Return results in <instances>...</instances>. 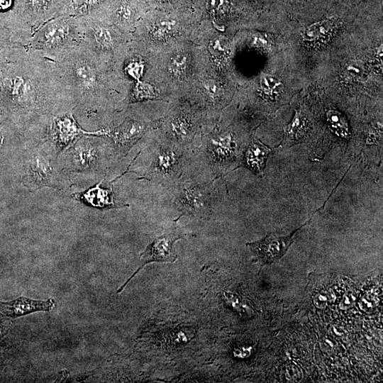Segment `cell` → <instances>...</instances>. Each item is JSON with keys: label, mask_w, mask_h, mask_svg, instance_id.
<instances>
[{"label": "cell", "mask_w": 383, "mask_h": 383, "mask_svg": "<svg viewBox=\"0 0 383 383\" xmlns=\"http://www.w3.org/2000/svg\"><path fill=\"white\" fill-rule=\"evenodd\" d=\"M74 104L56 63L26 47L16 48L2 68L0 109L26 121Z\"/></svg>", "instance_id": "cell-1"}, {"label": "cell", "mask_w": 383, "mask_h": 383, "mask_svg": "<svg viewBox=\"0 0 383 383\" xmlns=\"http://www.w3.org/2000/svg\"><path fill=\"white\" fill-rule=\"evenodd\" d=\"M55 63L74 104L87 112L128 106L131 84L83 42Z\"/></svg>", "instance_id": "cell-2"}, {"label": "cell", "mask_w": 383, "mask_h": 383, "mask_svg": "<svg viewBox=\"0 0 383 383\" xmlns=\"http://www.w3.org/2000/svg\"><path fill=\"white\" fill-rule=\"evenodd\" d=\"M144 81L160 90L166 101L187 98L209 63L203 49L192 41L175 44L155 54L145 52Z\"/></svg>", "instance_id": "cell-3"}, {"label": "cell", "mask_w": 383, "mask_h": 383, "mask_svg": "<svg viewBox=\"0 0 383 383\" xmlns=\"http://www.w3.org/2000/svg\"><path fill=\"white\" fill-rule=\"evenodd\" d=\"M200 23L193 7L166 11L149 10L138 23L132 40L148 54L192 41Z\"/></svg>", "instance_id": "cell-4"}, {"label": "cell", "mask_w": 383, "mask_h": 383, "mask_svg": "<svg viewBox=\"0 0 383 383\" xmlns=\"http://www.w3.org/2000/svg\"><path fill=\"white\" fill-rule=\"evenodd\" d=\"M82 42L79 18L59 15L37 28L26 48L57 62Z\"/></svg>", "instance_id": "cell-5"}, {"label": "cell", "mask_w": 383, "mask_h": 383, "mask_svg": "<svg viewBox=\"0 0 383 383\" xmlns=\"http://www.w3.org/2000/svg\"><path fill=\"white\" fill-rule=\"evenodd\" d=\"M209 125L204 114L183 98L170 101L154 128L159 130L167 141L180 147L191 143Z\"/></svg>", "instance_id": "cell-6"}, {"label": "cell", "mask_w": 383, "mask_h": 383, "mask_svg": "<svg viewBox=\"0 0 383 383\" xmlns=\"http://www.w3.org/2000/svg\"><path fill=\"white\" fill-rule=\"evenodd\" d=\"M78 18L83 43L102 60L114 66L132 40V35L96 16Z\"/></svg>", "instance_id": "cell-7"}, {"label": "cell", "mask_w": 383, "mask_h": 383, "mask_svg": "<svg viewBox=\"0 0 383 383\" xmlns=\"http://www.w3.org/2000/svg\"><path fill=\"white\" fill-rule=\"evenodd\" d=\"M223 78V71L210 62L192 84L187 97L209 121L216 120L228 99V90Z\"/></svg>", "instance_id": "cell-8"}, {"label": "cell", "mask_w": 383, "mask_h": 383, "mask_svg": "<svg viewBox=\"0 0 383 383\" xmlns=\"http://www.w3.org/2000/svg\"><path fill=\"white\" fill-rule=\"evenodd\" d=\"M205 138L209 160L218 172H226L242 162L246 142L233 131H218L214 126Z\"/></svg>", "instance_id": "cell-9"}, {"label": "cell", "mask_w": 383, "mask_h": 383, "mask_svg": "<svg viewBox=\"0 0 383 383\" xmlns=\"http://www.w3.org/2000/svg\"><path fill=\"white\" fill-rule=\"evenodd\" d=\"M148 11L149 9L143 0H107L104 7L91 16L100 17L132 35Z\"/></svg>", "instance_id": "cell-10"}, {"label": "cell", "mask_w": 383, "mask_h": 383, "mask_svg": "<svg viewBox=\"0 0 383 383\" xmlns=\"http://www.w3.org/2000/svg\"><path fill=\"white\" fill-rule=\"evenodd\" d=\"M175 204L183 215L207 217L211 209L209 189L208 187L201 184L184 183L177 194Z\"/></svg>", "instance_id": "cell-11"}, {"label": "cell", "mask_w": 383, "mask_h": 383, "mask_svg": "<svg viewBox=\"0 0 383 383\" xmlns=\"http://www.w3.org/2000/svg\"><path fill=\"white\" fill-rule=\"evenodd\" d=\"M156 120L146 121L126 116L114 127L100 130V135L110 137L117 147L122 150H128L154 128Z\"/></svg>", "instance_id": "cell-12"}, {"label": "cell", "mask_w": 383, "mask_h": 383, "mask_svg": "<svg viewBox=\"0 0 383 383\" xmlns=\"http://www.w3.org/2000/svg\"><path fill=\"white\" fill-rule=\"evenodd\" d=\"M185 234L172 231L165 233L156 238L140 255V265L133 275L120 287V292L128 282L143 268L145 265L152 262H170L173 263L177 259L174 245L175 242L185 237Z\"/></svg>", "instance_id": "cell-13"}, {"label": "cell", "mask_w": 383, "mask_h": 383, "mask_svg": "<svg viewBox=\"0 0 383 383\" xmlns=\"http://www.w3.org/2000/svg\"><path fill=\"white\" fill-rule=\"evenodd\" d=\"M310 220L311 218L300 228L287 235H280L271 233L259 240L248 243L247 245L255 259L262 265L274 263L285 255L294 240L293 238L296 232L309 223Z\"/></svg>", "instance_id": "cell-14"}, {"label": "cell", "mask_w": 383, "mask_h": 383, "mask_svg": "<svg viewBox=\"0 0 383 383\" xmlns=\"http://www.w3.org/2000/svg\"><path fill=\"white\" fill-rule=\"evenodd\" d=\"M66 0H21L22 18L33 33L43 23L56 16Z\"/></svg>", "instance_id": "cell-15"}, {"label": "cell", "mask_w": 383, "mask_h": 383, "mask_svg": "<svg viewBox=\"0 0 383 383\" xmlns=\"http://www.w3.org/2000/svg\"><path fill=\"white\" fill-rule=\"evenodd\" d=\"M182 156L179 146L167 140L160 145L152 162L150 175L160 179H175L180 173Z\"/></svg>", "instance_id": "cell-16"}, {"label": "cell", "mask_w": 383, "mask_h": 383, "mask_svg": "<svg viewBox=\"0 0 383 383\" xmlns=\"http://www.w3.org/2000/svg\"><path fill=\"white\" fill-rule=\"evenodd\" d=\"M0 24L11 33L18 43L28 45L32 34L21 19L20 0H0Z\"/></svg>", "instance_id": "cell-17"}, {"label": "cell", "mask_w": 383, "mask_h": 383, "mask_svg": "<svg viewBox=\"0 0 383 383\" xmlns=\"http://www.w3.org/2000/svg\"><path fill=\"white\" fill-rule=\"evenodd\" d=\"M55 305L52 299L42 301L21 296L9 302H0V311L7 316L17 318L36 311H49Z\"/></svg>", "instance_id": "cell-18"}, {"label": "cell", "mask_w": 383, "mask_h": 383, "mask_svg": "<svg viewBox=\"0 0 383 383\" xmlns=\"http://www.w3.org/2000/svg\"><path fill=\"white\" fill-rule=\"evenodd\" d=\"M272 149L252 137L244 151L242 162L255 174L263 177L266 161Z\"/></svg>", "instance_id": "cell-19"}, {"label": "cell", "mask_w": 383, "mask_h": 383, "mask_svg": "<svg viewBox=\"0 0 383 383\" xmlns=\"http://www.w3.org/2000/svg\"><path fill=\"white\" fill-rule=\"evenodd\" d=\"M107 0H66L60 10L59 15L74 17L91 16L99 11Z\"/></svg>", "instance_id": "cell-20"}, {"label": "cell", "mask_w": 383, "mask_h": 383, "mask_svg": "<svg viewBox=\"0 0 383 383\" xmlns=\"http://www.w3.org/2000/svg\"><path fill=\"white\" fill-rule=\"evenodd\" d=\"M149 10L171 11L192 7L195 0H143Z\"/></svg>", "instance_id": "cell-21"}, {"label": "cell", "mask_w": 383, "mask_h": 383, "mask_svg": "<svg viewBox=\"0 0 383 383\" xmlns=\"http://www.w3.org/2000/svg\"><path fill=\"white\" fill-rule=\"evenodd\" d=\"M50 173V167L47 161L42 157H35L30 163L28 176L30 182L40 184L48 179Z\"/></svg>", "instance_id": "cell-22"}, {"label": "cell", "mask_w": 383, "mask_h": 383, "mask_svg": "<svg viewBox=\"0 0 383 383\" xmlns=\"http://www.w3.org/2000/svg\"><path fill=\"white\" fill-rule=\"evenodd\" d=\"M333 23L330 20H323L308 26L303 33V38L306 41H314L323 37L333 28Z\"/></svg>", "instance_id": "cell-23"}, {"label": "cell", "mask_w": 383, "mask_h": 383, "mask_svg": "<svg viewBox=\"0 0 383 383\" xmlns=\"http://www.w3.org/2000/svg\"><path fill=\"white\" fill-rule=\"evenodd\" d=\"M22 46L14 39L11 33L0 24V60L7 57L18 47Z\"/></svg>", "instance_id": "cell-24"}, {"label": "cell", "mask_w": 383, "mask_h": 383, "mask_svg": "<svg viewBox=\"0 0 383 383\" xmlns=\"http://www.w3.org/2000/svg\"><path fill=\"white\" fill-rule=\"evenodd\" d=\"M78 153H76V157H77V162L81 166H89L91 164L94 157V148L92 147L90 142L88 140H84L78 143L77 148H75Z\"/></svg>", "instance_id": "cell-25"}, {"label": "cell", "mask_w": 383, "mask_h": 383, "mask_svg": "<svg viewBox=\"0 0 383 383\" xmlns=\"http://www.w3.org/2000/svg\"><path fill=\"white\" fill-rule=\"evenodd\" d=\"M260 84L262 91L267 96H271L275 89L280 85V82L270 74H262Z\"/></svg>", "instance_id": "cell-26"}, {"label": "cell", "mask_w": 383, "mask_h": 383, "mask_svg": "<svg viewBox=\"0 0 383 383\" xmlns=\"http://www.w3.org/2000/svg\"><path fill=\"white\" fill-rule=\"evenodd\" d=\"M6 58L7 57L0 60V90H1V85L2 68H3V65Z\"/></svg>", "instance_id": "cell-27"}, {"label": "cell", "mask_w": 383, "mask_h": 383, "mask_svg": "<svg viewBox=\"0 0 383 383\" xmlns=\"http://www.w3.org/2000/svg\"><path fill=\"white\" fill-rule=\"evenodd\" d=\"M1 139H2V135H1V133L0 131V142H1Z\"/></svg>", "instance_id": "cell-28"}]
</instances>
